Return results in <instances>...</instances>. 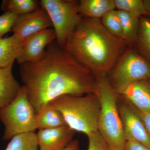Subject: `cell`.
<instances>
[{"mask_svg":"<svg viewBox=\"0 0 150 150\" xmlns=\"http://www.w3.org/2000/svg\"><path fill=\"white\" fill-rule=\"evenodd\" d=\"M40 6L47 12L56 35V43L64 48L69 38L83 17L78 10L76 0H41Z\"/></svg>","mask_w":150,"mask_h":150,"instance_id":"8992f818","label":"cell"},{"mask_svg":"<svg viewBox=\"0 0 150 150\" xmlns=\"http://www.w3.org/2000/svg\"><path fill=\"white\" fill-rule=\"evenodd\" d=\"M18 16L11 12H4L0 16V38L6 33L12 31Z\"/></svg>","mask_w":150,"mask_h":150,"instance_id":"603a6c76","label":"cell"},{"mask_svg":"<svg viewBox=\"0 0 150 150\" xmlns=\"http://www.w3.org/2000/svg\"><path fill=\"white\" fill-rule=\"evenodd\" d=\"M40 7V1L36 0H3L1 9L20 16L29 13Z\"/></svg>","mask_w":150,"mask_h":150,"instance_id":"ac0fdd59","label":"cell"},{"mask_svg":"<svg viewBox=\"0 0 150 150\" xmlns=\"http://www.w3.org/2000/svg\"><path fill=\"white\" fill-rule=\"evenodd\" d=\"M75 131L67 125L39 130L36 134L40 150H63L73 140Z\"/></svg>","mask_w":150,"mask_h":150,"instance_id":"8fae6325","label":"cell"},{"mask_svg":"<svg viewBox=\"0 0 150 150\" xmlns=\"http://www.w3.org/2000/svg\"><path fill=\"white\" fill-rule=\"evenodd\" d=\"M56 39L54 28H47L30 35L24 40L16 60L20 65L38 62L43 57L46 48Z\"/></svg>","mask_w":150,"mask_h":150,"instance_id":"9c48e42d","label":"cell"},{"mask_svg":"<svg viewBox=\"0 0 150 150\" xmlns=\"http://www.w3.org/2000/svg\"><path fill=\"white\" fill-rule=\"evenodd\" d=\"M117 12L122 27V39L127 45L136 42L139 26V18L123 11L117 10Z\"/></svg>","mask_w":150,"mask_h":150,"instance_id":"e0dca14e","label":"cell"},{"mask_svg":"<svg viewBox=\"0 0 150 150\" xmlns=\"http://www.w3.org/2000/svg\"><path fill=\"white\" fill-rule=\"evenodd\" d=\"M63 150H81L79 141L73 139Z\"/></svg>","mask_w":150,"mask_h":150,"instance_id":"4316f807","label":"cell"},{"mask_svg":"<svg viewBox=\"0 0 150 150\" xmlns=\"http://www.w3.org/2000/svg\"><path fill=\"white\" fill-rule=\"evenodd\" d=\"M87 136L88 139V150H109L107 144L98 131Z\"/></svg>","mask_w":150,"mask_h":150,"instance_id":"cb8c5ba5","label":"cell"},{"mask_svg":"<svg viewBox=\"0 0 150 150\" xmlns=\"http://www.w3.org/2000/svg\"><path fill=\"white\" fill-rule=\"evenodd\" d=\"M50 27L53 24L47 12L41 7L35 11L18 16L12 29L14 35L24 40L30 35Z\"/></svg>","mask_w":150,"mask_h":150,"instance_id":"30bf717a","label":"cell"},{"mask_svg":"<svg viewBox=\"0 0 150 150\" xmlns=\"http://www.w3.org/2000/svg\"><path fill=\"white\" fill-rule=\"evenodd\" d=\"M60 111L67 125L88 136L98 131L100 105L96 93L63 95L48 103Z\"/></svg>","mask_w":150,"mask_h":150,"instance_id":"277c9868","label":"cell"},{"mask_svg":"<svg viewBox=\"0 0 150 150\" xmlns=\"http://www.w3.org/2000/svg\"><path fill=\"white\" fill-rule=\"evenodd\" d=\"M115 8L123 11L140 18L146 15L144 1L142 0H114Z\"/></svg>","mask_w":150,"mask_h":150,"instance_id":"44dd1931","label":"cell"},{"mask_svg":"<svg viewBox=\"0 0 150 150\" xmlns=\"http://www.w3.org/2000/svg\"><path fill=\"white\" fill-rule=\"evenodd\" d=\"M137 46L148 62H150V18L142 16L137 40Z\"/></svg>","mask_w":150,"mask_h":150,"instance_id":"d6986e66","label":"cell"},{"mask_svg":"<svg viewBox=\"0 0 150 150\" xmlns=\"http://www.w3.org/2000/svg\"><path fill=\"white\" fill-rule=\"evenodd\" d=\"M24 40L13 35L0 38V69L13 67L18 57Z\"/></svg>","mask_w":150,"mask_h":150,"instance_id":"2e32d148","label":"cell"},{"mask_svg":"<svg viewBox=\"0 0 150 150\" xmlns=\"http://www.w3.org/2000/svg\"><path fill=\"white\" fill-rule=\"evenodd\" d=\"M35 109L23 86L15 99L0 108V120L5 128L3 139L11 140L17 134L35 132Z\"/></svg>","mask_w":150,"mask_h":150,"instance_id":"5b68a950","label":"cell"},{"mask_svg":"<svg viewBox=\"0 0 150 150\" xmlns=\"http://www.w3.org/2000/svg\"><path fill=\"white\" fill-rule=\"evenodd\" d=\"M119 96L141 112L150 113V79L132 83Z\"/></svg>","mask_w":150,"mask_h":150,"instance_id":"7c38bea8","label":"cell"},{"mask_svg":"<svg viewBox=\"0 0 150 150\" xmlns=\"http://www.w3.org/2000/svg\"><path fill=\"white\" fill-rule=\"evenodd\" d=\"M134 108L144 123L146 129L147 130L148 133L150 137V113L141 112L135 107H134Z\"/></svg>","mask_w":150,"mask_h":150,"instance_id":"484cf974","label":"cell"},{"mask_svg":"<svg viewBox=\"0 0 150 150\" xmlns=\"http://www.w3.org/2000/svg\"><path fill=\"white\" fill-rule=\"evenodd\" d=\"M100 21L104 27L111 34L122 39V27L117 10H114L107 13Z\"/></svg>","mask_w":150,"mask_h":150,"instance_id":"7402d4cb","label":"cell"},{"mask_svg":"<svg viewBox=\"0 0 150 150\" xmlns=\"http://www.w3.org/2000/svg\"><path fill=\"white\" fill-rule=\"evenodd\" d=\"M96 93L100 103L98 131L109 150H125L126 140L118 106L119 94L111 86L107 75L96 76Z\"/></svg>","mask_w":150,"mask_h":150,"instance_id":"3957f363","label":"cell"},{"mask_svg":"<svg viewBox=\"0 0 150 150\" xmlns=\"http://www.w3.org/2000/svg\"><path fill=\"white\" fill-rule=\"evenodd\" d=\"M144 2L146 11V16L150 18V0H144Z\"/></svg>","mask_w":150,"mask_h":150,"instance_id":"83f0119b","label":"cell"},{"mask_svg":"<svg viewBox=\"0 0 150 150\" xmlns=\"http://www.w3.org/2000/svg\"><path fill=\"white\" fill-rule=\"evenodd\" d=\"M67 125L59 110L49 103L43 105L35 115V127L39 130L52 129Z\"/></svg>","mask_w":150,"mask_h":150,"instance_id":"5bb4252c","label":"cell"},{"mask_svg":"<svg viewBox=\"0 0 150 150\" xmlns=\"http://www.w3.org/2000/svg\"><path fill=\"white\" fill-rule=\"evenodd\" d=\"M115 8L114 0H81L78 7L83 17L99 19Z\"/></svg>","mask_w":150,"mask_h":150,"instance_id":"9a60e30c","label":"cell"},{"mask_svg":"<svg viewBox=\"0 0 150 150\" xmlns=\"http://www.w3.org/2000/svg\"><path fill=\"white\" fill-rule=\"evenodd\" d=\"M125 150H150V148L139 142L130 141L126 142Z\"/></svg>","mask_w":150,"mask_h":150,"instance_id":"d4e9b609","label":"cell"},{"mask_svg":"<svg viewBox=\"0 0 150 150\" xmlns=\"http://www.w3.org/2000/svg\"><path fill=\"white\" fill-rule=\"evenodd\" d=\"M127 45L109 32L100 19L83 17L64 49L96 77L107 75Z\"/></svg>","mask_w":150,"mask_h":150,"instance_id":"7a4b0ae2","label":"cell"},{"mask_svg":"<svg viewBox=\"0 0 150 150\" xmlns=\"http://www.w3.org/2000/svg\"><path fill=\"white\" fill-rule=\"evenodd\" d=\"M38 146L35 132H29L14 136L5 150H38Z\"/></svg>","mask_w":150,"mask_h":150,"instance_id":"ffe728a7","label":"cell"},{"mask_svg":"<svg viewBox=\"0 0 150 150\" xmlns=\"http://www.w3.org/2000/svg\"><path fill=\"white\" fill-rule=\"evenodd\" d=\"M19 73L36 112L58 97L82 96L96 91L95 75L56 42L47 46L38 62L21 64Z\"/></svg>","mask_w":150,"mask_h":150,"instance_id":"6da1fadb","label":"cell"},{"mask_svg":"<svg viewBox=\"0 0 150 150\" xmlns=\"http://www.w3.org/2000/svg\"><path fill=\"white\" fill-rule=\"evenodd\" d=\"M111 86L120 95L130 85L150 79V63L132 49L126 50L108 73Z\"/></svg>","mask_w":150,"mask_h":150,"instance_id":"52a82bcc","label":"cell"},{"mask_svg":"<svg viewBox=\"0 0 150 150\" xmlns=\"http://www.w3.org/2000/svg\"><path fill=\"white\" fill-rule=\"evenodd\" d=\"M12 67L0 69V108L12 102L22 87L14 77Z\"/></svg>","mask_w":150,"mask_h":150,"instance_id":"4fadbf2b","label":"cell"},{"mask_svg":"<svg viewBox=\"0 0 150 150\" xmlns=\"http://www.w3.org/2000/svg\"><path fill=\"white\" fill-rule=\"evenodd\" d=\"M120 97L123 101L120 103L118 99V111L126 141H135L150 148V137L142 118L134 106Z\"/></svg>","mask_w":150,"mask_h":150,"instance_id":"ba28073f","label":"cell"}]
</instances>
